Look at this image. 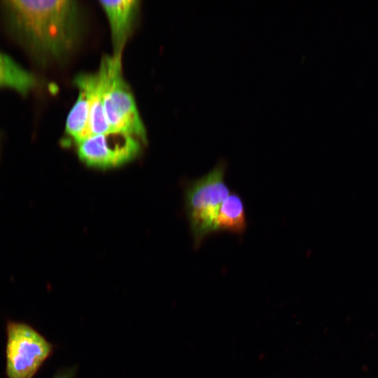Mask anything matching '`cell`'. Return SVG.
I'll return each mask as SVG.
<instances>
[{
  "label": "cell",
  "instance_id": "obj_2",
  "mask_svg": "<svg viewBox=\"0 0 378 378\" xmlns=\"http://www.w3.org/2000/svg\"><path fill=\"white\" fill-rule=\"evenodd\" d=\"M98 71L102 77L104 108L110 131L126 133L145 141L146 127L134 95L124 78L122 57L104 56Z\"/></svg>",
  "mask_w": 378,
  "mask_h": 378
},
{
  "label": "cell",
  "instance_id": "obj_1",
  "mask_svg": "<svg viewBox=\"0 0 378 378\" xmlns=\"http://www.w3.org/2000/svg\"><path fill=\"white\" fill-rule=\"evenodd\" d=\"M2 4L13 30L38 59L61 58L77 45L80 34L77 1H4Z\"/></svg>",
  "mask_w": 378,
  "mask_h": 378
},
{
  "label": "cell",
  "instance_id": "obj_4",
  "mask_svg": "<svg viewBox=\"0 0 378 378\" xmlns=\"http://www.w3.org/2000/svg\"><path fill=\"white\" fill-rule=\"evenodd\" d=\"M6 347L8 378H31L51 355L52 345L28 324L8 321Z\"/></svg>",
  "mask_w": 378,
  "mask_h": 378
},
{
  "label": "cell",
  "instance_id": "obj_7",
  "mask_svg": "<svg viewBox=\"0 0 378 378\" xmlns=\"http://www.w3.org/2000/svg\"><path fill=\"white\" fill-rule=\"evenodd\" d=\"M74 84L77 88L83 89L88 97L90 135L110 132L104 113L102 82L99 71L97 70L94 73L78 74L74 79Z\"/></svg>",
  "mask_w": 378,
  "mask_h": 378
},
{
  "label": "cell",
  "instance_id": "obj_11",
  "mask_svg": "<svg viewBox=\"0 0 378 378\" xmlns=\"http://www.w3.org/2000/svg\"><path fill=\"white\" fill-rule=\"evenodd\" d=\"M76 366H72L58 372L52 378H75Z\"/></svg>",
  "mask_w": 378,
  "mask_h": 378
},
{
  "label": "cell",
  "instance_id": "obj_9",
  "mask_svg": "<svg viewBox=\"0 0 378 378\" xmlns=\"http://www.w3.org/2000/svg\"><path fill=\"white\" fill-rule=\"evenodd\" d=\"M36 85V77L0 50V88H7L26 94Z\"/></svg>",
  "mask_w": 378,
  "mask_h": 378
},
{
  "label": "cell",
  "instance_id": "obj_3",
  "mask_svg": "<svg viewBox=\"0 0 378 378\" xmlns=\"http://www.w3.org/2000/svg\"><path fill=\"white\" fill-rule=\"evenodd\" d=\"M227 162L220 160L206 175L193 182L187 192V208L196 244L216 232V221L223 202L231 191L225 183Z\"/></svg>",
  "mask_w": 378,
  "mask_h": 378
},
{
  "label": "cell",
  "instance_id": "obj_5",
  "mask_svg": "<svg viewBox=\"0 0 378 378\" xmlns=\"http://www.w3.org/2000/svg\"><path fill=\"white\" fill-rule=\"evenodd\" d=\"M141 141L130 134L110 131L76 142L79 158L87 165L106 169L120 166L140 152Z\"/></svg>",
  "mask_w": 378,
  "mask_h": 378
},
{
  "label": "cell",
  "instance_id": "obj_6",
  "mask_svg": "<svg viewBox=\"0 0 378 378\" xmlns=\"http://www.w3.org/2000/svg\"><path fill=\"white\" fill-rule=\"evenodd\" d=\"M108 22L113 55L122 57V51L134 29L140 1L137 0L99 1Z\"/></svg>",
  "mask_w": 378,
  "mask_h": 378
},
{
  "label": "cell",
  "instance_id": "obj_8",
  "mask_svg": "<svg viewBox=\"0 0 378 378\" xmlns=\"http://www.w3.org/2000/svg\"><path fill=\"white\" fill-rule=\"evenodd\" d=\"M247 229L245 206L241 197L236 192L223 202L216 221V230L242 235Z\"/></svg>",
  "mask_w": 378,
  "mask_h": 378
},
{
  "label": "cell",
  "instance_id": "obj_10",
  "mask_svg": "<svg viewBox=\"0 0 378 378\" xmlns=\"http://www.w3.org/2000/svg\"><path fill=\"white\" fill-rule=\"evenodd\" d=\"M78 90V97L69 111L65 122L66 134L76 143L90 135L88 97L83 89Z\"/></svg>",
  "mask_w": 378,
  "mask_h": 378
}]
</instances>
